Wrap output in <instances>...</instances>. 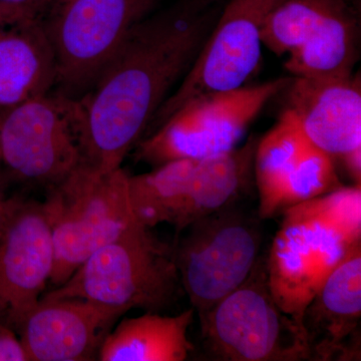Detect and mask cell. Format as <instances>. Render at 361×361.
I'll use <instances>...</instances> for the list:
<instances>
[{
  "mask_svg": "<svg viewBox=\"0 0 361 361\" xmlns=\"http://www.w3.org/2000/svg\"><path fill=\"white\" fill-rule=\"evenodd\" d=\"M179 285L175 246L135 221L40 299L80 298L123 313L157 312L173 302Z\"/></svg>",
  "mask_w": 361,
  "mask_h": 361,
  "instance_id": "2",
  "label": "cell"
},
{
  "mask_svg": "<svg viewBox=\"0 0 361 361\" xmlns=\"http://www.w3.org/2000/svg\"><path fill=\"white\" fill-rule=\"evenodd\" d=\"M195 310L176 316L147 312L125 318L110 331L99 351L102 361H184L194 350L188 329Z\"/></svg>",
  "mask_w": 361,
  "mask_h": 361,
  "instance_id": "16",
  "label": "cell"
},
{
  "mask_svg": "<svg viewBox=\"0 0 361 361\" xmlns=\"http://www.w3.org/2000/svg\"><path fill=\"white\" fill-rule=\"evenodd\" d=\"M125 313L80 298L39 299L18 331L28 361H89Z\"/></svg>",
  "mask_w": 361,
  "mask_h": 361,
  "instance_id": "11",
  "label": "cell"
},
{
  "mask_svg": "<svg viewBox=\"0 0 361 361\" xmlns=\"http://www.w3.org/2000/svg\"><path fill=\"white\" fill-rule=\"evenodd\" d=\"M157 2L58 0L44 25L54 49L61 94L71 99L87 94L132 28L152 13Z\"/></svg>",
  "mask_w": 361,
  "mask_h": 361,
  "instance_id": "6",
  "label": "cell"
},
{
  "mask_svg": "<svg viewBox=\"0 0 361 361\" xmlns=\"http://www.w3.org/2000/svg\"><path fill=\"white\" fill-rule=\"evenodd\" d=\"M40 18L0 25V109L49 94L56 84V58Z\"/></svg>",
  "mask_w": 361,
  "mask_h": 361,
  "instance_id": "14",
  "label": "cell"
},
{
  "mask_svg": "<svg viewBox=\"0 0 361 361\" xmlns=\"http://www.w3.org/2000/svg\"><path fill=\"white\" fill-rule=\"evenodd\" d=\"M285 211L336 232L350 243L361 241V185L341 186Z\"/></svg>",
  "mask_w": 361,
  "mask_h": 361,
  "instance_id": "20",
  "label": "cell"
},
{
  "mask_svg": "<svg viewBox=\"0 0 361 361\" xmlns=\"http://www.w3.org/2000/svg\"><path fill=\"white\" fill-rule=\"evenodd\" d=\"M311 144L295 115L288 109L281 114L274 127L259 139L254 158V175L261 220L279 215L285 188Z\"/></svg>",
  "mask_w": 361,
  "mask_h": 361,
  "instance_id": "18",
  "label": "cell"
},
{
  "mask_svg": "<svg viewBox=\"0 0 361 361\" xmlns=\"http://www.w3.org/2000/svg\"><path fill=\"white\" fill-rule=\"evenodd\" d=\"M175 245L180 286L200 315L250 275L261 248L257 220L234 205L195 221ZM183 231V232H184Z\"/></svg>",
  "mask_w": 361,
  "mask_h": 361,
  "instance_id": "7",
  "label": "cell"
},
{
  "mask_svg": "<svg viewBox=\"0 0 361 361\" xmlns=\"http://www.w3.org/2000/svg\"><path fill=\"white\" fill-rule=\"evenodd\" d=\"M361 241L322 280L301 324L310 360H360Z\"/></svg>",
  "mask_w": 361,
  "mask_h": 361,
  "instance_id": "12",
  "label": "cell"
},
{
  "mask_svg": "<svg viewBox=\"0 0 361 361\" xmlns=\"http://www.w3.org/2000/svg\"><path fill=\"white\" fill-rule=\"evenodd\" d=\"M199 316L204 343L217 360H310L302 325L272 295L263 256L238 288Z\"/></svg>",
  "mask_w": 361,
  "mask_h": 361,
  "instance_id": "4",
  "label": "cell"
},
{
  "mask_svg": "<svg viewBox=\"0 0 361 361\" xmlns=\"http://www.w3.org/2000/svg\"><path fill=\"white\" fill-rule=\"evenodd\" d=\"M26 18H25V16L13 9L0 4V25L16 23V21L26 20Z\"/></svg>",
  "mask_w": 361,
  "mask_h": 361,
  "instance_id": "24",
  "label": "cell"
},
{
  "mask_svg": "<svg viewBox=\"0 0 361 361\" xmlns=\"http://www.w3.org/2000/svg\"><path fill=\"white\" fill-rule=\"evenodd\" d=\"M0 361H28L25 349L16 331L0 323Z\"/></svg>",
  "mask_w": 361,
  "mask_h": 361,
  "instance_id": "22",
  "label": "cell"
},
{
  "mask_svg": "<svg viewBox=\"0 0 361 361\" xmlns=\"http://www.w3.org/2000/svg\"><path fill=\"white\" fill-rule=\"evenodd\" d=\"M190 1L194 2L201 8H211V7L218 6V4H223V2L227 1V0H190Z\"/></svg>",
  "mask_w": 361,
  "mask_h": 361,
  "instance_id": "25",
  "label": "cell"
},
{
  "mask_svg": "<svg viewBox=\"0 0 361 361\" xmlns=\"http://www.w3.org/2000/svg\"><path fill=\"white\" fill-rule=\"evenodd\" d=\"M58 0H0V4L28 18H42Z\"/></svg>",
  "mask_w": 361,
  "mask_h": 361,
  "instance_id": "23",
  "label": "cell"
},
{
  "mask_svg": "<svg viewBox=\"0 0 361 361\" xmlns=\"http://www.w3.org/2000/svg\"><path fill=\"white\" fill-rule=\"evenodd\" d=\"M197 159L167 161L145 174L129 176L130 207L137 222L152 229L173 224L184 203Z\"/></svg>",
  "mask_w": 361,
  "mask_h": 361,
  "instance_id": "19",
  "label": "cell"
},
{
  "mask_svg": "<svg viewBox=\"0 0 361 361\" xmlns=\"http://www.w3.org/2000/svg\"><path fill=\"white\" fill-rule=\"evenodd\" d=\"M6 110H4V109H0V126H1L2 118H4V113H6Z\"/></svg>",
  "mask_w": 361,
  "mask_h": 361,
  "instance_id": "27",
  "label": "cell"
},
{
  "mask_svg": "<svg viewBox=\"0 0 361 361\" xmlns=\"http://www.w3.org/2000/svg\"><path fill=\"white\" fill-rule=\"evenodd\" d=\"M54 246L42 203L7 199L0 218V323L18 331L51 279Z\"/></svg>",
  "mask_w": 361,
  "mask_h": 361,
  "instance_id": "10",
  "label": "cell"
},
{
  "mask_svg": "<svg viewBox=\"0 0 361 361\" xmlns=\"http://www.w3.org/2000/svg\"><path fill=\"white\" fill-rule=\"evenodd\" d=\"M266 269L275 301L301 323L304 310L322 280L310 239L294 221L283 217L266 259Z\"/></svg>",
  "mask_w": 361,
  "mask_h": 361,
  "instance_id": "17",
  "label": "cell"
},
{
  "mask_svg": "<svg viewBox=\"0 0 361 361\" xmlns=\"http://www.w3.org/2000/svg\"><path fill=\"white\" fill-rule=\"evenodd\" d=\"M7 199L4 197V191H2L1 183H0V218L4 214V207H6Z\"/></svg>",
  "mask_w": 361,
  "mask_h": 361,
  "instance_id": "26",
  "label": "cell"
},
{
  "mask_svg": "<svg viewBox=\"0 0 361 361\" xmlns=\"http://www.w3.org/2000/svg\"><path fill=\"white\" fill-rule=\"evenodd\" d=\"M78 99L44 94L8 109L0 126V165L16 179L49 188L82 163Z\"/></svg>",
  "mask_w": 361,
  "mask_h": 361,
  "instance_id": "8",
  "label": "cell"
},
{
  "mask_svg": "<svg viewBox=\"0 0 361 361\" xmlns=\"http://www.w3.org/2000/svg\"><path fill=\"white\" fill-rule=\"evenodd\" d=\"M258 142L251 135L240 148L197 161L186 198L172 224L177 233L195 221L234 205L253 178Z\"/></svg>",
  "mask_w": 361,
  "mask_h": 361,
  "instance_id": "15",
  "label": "cell"
},
{
  "mask_svg": "<svg viewBox=\"0 0 361 361\" xmlns=\"http://www.w3.org/2000/svg\"><path fill=\"white\" fill-rule=\"evenodd\" d=\"M221 11L179 0L132 28L92 89L78 99L82 163L122 168L173 87L205 44Z\"/></svg>",
  "mask_w": 361,
  "mask_h": 361,
  "instance_id": "1",
  "label": "cell"
},
{
  "mask_svg": "<svg viewBox=\"0 0 361 361\" xmlns=\"http://www.w3.org/2000/svg\"><path fill=\"white\" fill-rule=\"evenodd\" d=\"M128 180L122 168L104 172L80 163L47 188L42 205L54 239L52 285L65 283L94 251L135 222Z\"/></svg>",
  "mask_w": 361,
  "mask_h": 361,
  "instance_id": "3",
  "label": "cell"
},
{
  "mask_svg": "<svg viewBox=\"0 0 361 361\" xmlns=\"http://www.w3.org/2000/svg\"><path fill=\"white\" fill-rule=\"evenodd\" d=\"M285 92L286 109L314 146L339 160L361 149L360 75L292 77Z\"/></svg>",
  "mask_w": 361,
  "mask_h": 361,
  "instance_id": "13",
  "label": "cell"
},
{
  "mask_svg": "<svg viewBox=\"0 0 361 361\" xmlns=\"http://www.w3.org/2000/svg\"><path fill=\"white\" fill-rule=\"evenodd\" d=\"M275 0H227L205 44L175 92L164 102L144 137L195 97L244 87L262 59L261 30Z\"/></svg>",
  "mask_w": 361,
  "mask_h": 361,
  "instance_id": "9",
  "label": "cell"
},
{
  "mask_svg": "<svg viewBox=\"0 0 361 361\" xmlns=\"http://www.w3.org/2000/svg\"><path fill=\"white\" fill-rule=\"evenodd\" d=\"M291 80L279 78L195 97L137 142L135 158L158 167L179 159L200 160L231 151L266 104L283 92Z\"/></svg>",
  "mask_w": 361,
  "mask_h": 361,
  "instance_id": "5",
  "label": "cell"
},
{
  "mask_svg": "<svg viewBox=\"0 0 361 361\" xmlns=\"http://www.w3.org/2000/svg\"><path fill=\"white\" fill-rule=\"evenodd\" d=\"M334 159L311 144L299 161L280 200V214L286 209L311 200L342 186Z\"/></svg>",
  "mask_w": 361,
  "mask_h": 361,
  "instance_id": "21",
  "label": "cell"
}]
</instances>
